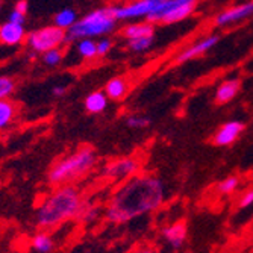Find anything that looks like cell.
I'll list each match as a JSON object with an SVG mask.
<instances>
[{
  "mask_svg": "<svg viewBox=\"0 0 253 253\" xmlns=\"http://www.w3.org/2000/svg\"><path fill=\"white\" fill-rule=\"evenodd\" d=\"M246 125L241 120H229L224 122L212 135V143L217 147H229L232 146L238 138L241 136V133L244 132Z\"/></svg>",
  "mask_w": 253,
  "mask_h": 253,
  "instance_id": "obj_11",
  "label": "cell"
},
{
  "mask_svg": "<svg viewBox=\"0 0 253 253\" xmlns=\"http://www.w3.org/2000/svg\"><path fill=\"white\" fill-rule=\"evenodd\" d=\"M240 183H241L240 177L235 176V174H232V176H227V177H224L223 180H220V182L217 183V190H218L221 194H232V193H235V191L238 190Z\"/></svg>",
  "mask_w": 253,
  "mask_h": 253,
  "instance_id": "obj_26",
  "label": "cell"
},
{
  "mask_svg": "<svg viewBox=\"0 0 253 253\" xmlns=\"http://www.w3.org/2000/svg\"><path fill=\"white\" fill-rule=\"evenodd\" d=\"M2 11H3V6H2V2H0V15H2Z\"/></svg>",
  "mask_w": 253,
  "mask_h": 253,
  "instance_id": "obj_34",
  "label": "cell"
},
{
  "mask_svg": "<svg viewBox=\"0 0 253 253\" xmlns=\"http://www.w3.org/2000/svg\"><path fill=\"white\" fill-rule=\"evenodd\" d=\"M218 42H220V37L217 34L206 35L202 40H199V41L193 42L191 45H188V47L182 49L174 56V64H183V62L193 61L196 58H200L202 55H206L208 52H211Z\"/></svg>",
  "mask_w": 253,
  "mask_h": 253,
  "instance_id": "obj_10",
  "label": "cell"
},
{
  "mask_svg": "<svg viewBox=\"0 0 253 253\" xmlns=\"http://www.w3.org/2000/svg\"><path fill=\"white\" fill-rule=\"evenodd\" d=\"M41 61H42V64L45 67H49V68L59 67L64 62V50H62V47H56V49L44 52L41 55Z\"/></svg>",
  "mask_w": 253,
  "mask_h": 253,
  "instance_id": "obj_23",
  "label": "cell"
},
{
  "mask_svg": "<svg viewBox=\"0 0 253 253\" xmlns=\"http://www.w3.org/2000/svg\"><path fill=\"white\" fill-rule=\"evenodd\" d=\"M14 9H17V11H20V12L28 15V12H29V2H28V0H17L15 5H14Z\"/></svg>",
  "mask_w": 253,
  "mask_h": 253,
  "instance_id": "obj_32",
  "label": "cell"
},
{
  "mask_svg": "<svg viewBox=\"0 0 253 253\" xmlns=\"http://www.w3.org/2000/svg\"><path fill=\"white\" fill-rule=\"evenodd\" d=\"M109 105V99L105 94L103 89H96L91 91L89 94L85 96L84 99V109L89 116H99V114H103L106 111Z\"/></svg>",
  "mask_w": 253,
  "mask_h": 253,
  "instance_id": "obj_17",
  "label": "cell"
},
{
  "mask_svg": "<svg viewBox=\"0 0 253 253\" xmlns=\"http://www.w3.org/2000/svg\"><path fill=\"white\" fill-rule=\"evenodd\" d=\"M25 42L29 50L35 52L37 55H42L47 50L62 47L67 42V31L58 28L56 25L42 26L40 29L28 32Z\"/></svg>",
  "mask_w": 253,
  "mask_h": 253,
  "instance_id": "obj_6",
  "label": "cell"
},
{
  "mask_svg": "<svg viewBox=\"0 0 253 253\" xmlns=\"http://www.w3.org/2000/svg\"><path fill=\"white\" fill-rule=\"evenodd\" d=\"M97 163L99 156L96 149L91 146H81L56 161L47 173V180L53 187L72 183L93 173Z\"/></svg>",
  "mask_w": 253,
  "mask_h": 253,
  "instance_id": "obj_3",
  "label": "cell"
},
{
  "mask_svg": "<svg viewBox=\"0 0 253 253\" xmlns=\"http://www.w3.org/2000/svg\"><path fill=\"white\" fill-rule=\"evenodd\" d=\"M75 52L82 61H93L97 58V45L93 38H79L75 41Z\"/></svg>",
  "mask_w": 253,
  "mask_h": 253,
  "instance_id": "obj_19",
  "label": "cell"
},
{
  "mask_svg": "<svg viewBox=\"0 0 253 253\" xmlns=\"http://www.w3.org/2000/svg\"><path fill=\"white\" fill-rule=\"evenodd\" d=\"M252 205H253V188L247 190L241 196V199L238 202V208L240 210H246V208H249V206H252Z\"/></svg>",
  "mask_w": 253,
  "mask_h": 253,
  "instance_id": "obj_30",
  "label": "cell"
},
{
  "mask_svg": "<svg viewBox=\"0 0 253 253\" xmlns=\"http://www.w3.org/2000/svg\"><path fill=\"white\" fill-rule=\"evenodd\" d=\"M133 253H158V252H156V249L152 247V246H143V247H140V249H136Z\"/></svg>",
  "mask_w": 253,
  "mask_h": 253,
  "instance_id": "obj_33",
  "label": "cell"
},
{
  "mask_svg": "<svg viewBox=\"0 0 253 253\" xmlns=\"http://www.w3.org/2000/svg\"><path fill=\"white\" fill-rule=\"evenodd\" d=\"M28 37V31L25 25H17L9 20L0 23V44L6 47H18L25 44Z\"/></svg>",
  "mask_w": 253,
  "mask_h": 253,
  "instance_id": "obj_12",
  "label": "cell"
},
{
  "mask_svg": "<svg viewBox=\"0 0 253 253\" xmlns=\"http://www.w3.org/2000/svg\"><path fill=\"white\" fill-rule=\"evenodd\" d=\"M17 89L15 78L9 75H0V99H11Z\"/></svg>",
  "mask_w": 253,
  "mask_h": 253,
  "instance_id": "obj_24",
  "label": "cell"
},
{
  "mask_svg": "<svg viewBox=\"0 0 253 253\" xmlns=\"http://www.w3.org/2000/svg\"><path fill=\"white\" fill-rule=\"evenodd\" d=\"M65 93H67V86H65V85H55V86H52V89H50V94H52L55 99H61L62 96H65Z\"/></svg>",
  "mask_w": 253,
  "mask_h": 253,
  "instance_id": "obj_31",
  "label": "cell"
},
{
  "mask_svg": "<svg viewBox=\"0 0 253 253\" xmlns=\"http://www.w3.org/2000/svg\"><path fill=\"white\" fill-rule=\"evenodd\" d=\"M253 17V0L232 5L215 15V26L218 28H229L237 23L246 21Z\"/></svg>",
  "mask_w": 253,
  "mask_h": 253,
  "instance_id": "obj_9",
  "label": "cell"
},
{
  "mask_svg": "<svg viewBox=\"0 0 253 253\" xmlns=\"http://www.w3.org/2000/svg\"><path fill=\"white\" fill-rule=\"evenodd\" d=\"M119 20L114 14V6H99L79 17L75 25L67 31V42L79 38H102L116 32Z\"/></svg>",
  "mask_w": 253,
  "mask_h": 253,
  "instance_id": "obj_4",
  "label": "cell"
},
{
  "mask_svg": "<svg viewBox=\"0 0 253 253\" xmlns=\"http://www.w3.org/2000/svg\"><path fill=\"white\" fill-rule=\"evenodd\" d=\"M138 171H140V161L132 156H125V158H117L116 161L108 163L102 169V176L109 180L123 182L135 176Z\"/></svg>",
  "mask_w": 253,
  "mask_h": 253,
  "instance_id": "obj_8",
  "label": "cell"
},
{
  "mask_svg": "<svg viewBox=\"0 0 253 253\" xmlns=\"http://www.w3.org/2000/svg\"><path fill=\"white\" fill-rule=\"evenodd\" d=\"M125 123H126V126L130 127V129L143 130V129L150 127L152 120H150V117L143 116V114H130V116H127V117L125 119Z\"/></svg>",
  "mask_w": 253,
  "mask_h": 253,
  "instance_id": "obj_25",
  "label": "cell"
},
{
  "mask_svg": "<svg viewBox=\"0 0 253 253\" xmlns=\"http://www.w3.org/2000/svg\"><path fill=\"white\" fill-rule=\"evenodd\" d=\"M163 0H129L127 3L114 6V14L119 21H136L146 20V17L161 3Z\"/></svg>",
  "mask_w": 253,
  "mask_h": 253,
  "instance_id": "obj_7",
  "label": "cell"
},
{
  "mask_svg": "<svg viewBox=\"0 0 253 253\" xmlns=\"http://www.w3.org/2000/svg\"><path fill=\"white\" fill-rule=\"evenodd\" d=\"M166 200L164 182L153 174L132 176L114 191L103 211L106 221L126 224L158 210Z\"/></svg>",
  "mask_w": 253,
  "mask_h": 253,
  "instance_id": "obj_1",
  "label": "cell"
},
{
  "mask_svg": "<svg viewBox=\"0 0 253 253\" xmlns=\"http://www.w3.org/2000/svg\"><path fill=\"white\" fill-rule=\"evenodd\" d=\"M161 235L166 240V243L174 249L179 250L183 247V244L187 243L188 238V226L185 220H177L171 224H167L161 229Z\"/></svg>",
  "mask_w": 253,
  "mask_h": 253,
  "instance_id": "obj_13",
  "label": "cell"
},
{
  "mask_svg": "<svg viewBox=\"0 0 253 253\" xmlns=\"http://www.w3.org/2000/svg\"><path fill=\"white\" fill-rule=\"evenodd\" d=\"M8 20H9V21H12V23H17V25H26L28 15L12 8V9H11V12L8 14Z\"/></svg>",
  "mask_w": 253,
  "mask_h": 253,
  "instance_id": "obj_29",
  "label": "cell"
},
{
  "mask_svg": "<svg viewBox=\"0 0 253 253\" xmlns=\"http://www.w3.org/2000/svg\"><path fill=\"white\" fill-rule=\"evenodd\" d=\"M97 45V58H105L111 53L114 47V41L109 37H102L96 41Z\"/></svg>",
  "mask_w": 253,
  "mask_h": 253,
  "instance_id": "obj_28",
  "label": "cell"
},
{
  "mask_svg": "<svg viewBox=\"0 0 253 253\" xmlns=\"http://www.w3.org/2000/svg\"><path fill=\"white\" fill-rule=\"evenodd\" d=\"M197 6V0H163L146 20L153 25H174L188 18Z\"/></svg>",
  "mask_w": 253,
  "mask_h": 253,
  "instance_id": "obj_5",
  "label": "cell"
},
{
  "mask_svg": "<svg viewBox=\"0 0 253 253\" xmlns=\"http://www.w3.org/2000/svg\"><path fill=\"white\" fill-rule=\"evenodd\" d=\"M99 212H100V210H99V206H96V205H91V203H85V206H84V210H82V212H81V220L84 221V223H86V224H89V223H94L96 220H97V217H99Z\"/></svg>",
  "mask_w": 253,
  "mask_h": 253,
  "instance_id": "obj_27",
  "label": "cell"
},
{
  "mask_svg": "<svg viewBox=\"0 0 253 253\" xmlns=\"http://www.w3.org/2000/svg\"><path fill=\"white\" fill-rule=\"evenodd\" d=\"M85 203L78 187L72 183L59 185L38 206L35 215L37 226L42 231H49L73 218H79Z\"/></svg>",
  "mask_w": 253,
  "mask_h": 253,
  "instance_id": "obj_2",
  "label": "cell"
},
{
  "mask_svg": "<svg viewBox=\"0 0 253 253\" xmlns=\"http://www.w3.org/2000/svg\"><path fill=\"white\" fill-rule=\"evenodd\" d=\"M156 37L155 35H149V37H141V38H135V40H127L126 41V49L130 53L135 55H143L152 50V47L155 45Z\"/></svg>",
  "mask_w": 253,
  "mask_h": 253,
  "instance_id": "obj_20",
  "label": "cell"
},
{
  "mask_svg": "<svg viewBox=\"0 0 253 253\" xmlns=\"http://www.w3.org/2000/svg\"><path fill=\"white\" fill-rule=\"evenodd\" d=\"M18 112V106L11 99H0V130L9 127Z\"/></svg>",
  "mask_w": 253,
  "mask_h": 253,
  "instance_id": "obj_18",
  "label": "cell"
},
{
  "mask_svg": "<svg viewBox=\"0 0 253 253\" xmlns=\"http://www.w3.org/2000/svg\"><path fill=\"white\" fill-rule=\"evenodd\" d=\"M155 26L153 23L144 20V21H130L127 25H125L120 29V35L125 41L127 40H135V38H141V37H149L155 35Z\"/></svg>",
  "mask_w": 253,
  "mask_h": 253,
  "instance_id": "obj_15",
  "label": "cell"
},
{
  "mask_svg": "<svg viewBox=\"0 0 253 253\" xmlns=\"http://www.w3.org/2000/svg\"><path fill=\"white\" fill-rule=\"evenodd\" d=\"M31 247L37 253H52L53 249H55V240H53V237L50 234L42 231V232H38L37 235L32 237Z\"/></svg>",
  "mask_w": 253,
  "mask_h": 253,
  "instance_id": "obj_21",
  "label": "cell"
},
{
  "mask_svg": "<svg viewBox=\"0 0 253 253\" xmlns=\"http://www.w3.org/2000/svg\"><path fill=\"white\" fill-rule=\"evenodd\" d=\"M103 91L109 102H123L129 93V82L125 76H114L105 84Z\"/></svg>",
  "mask_w": 253,
  "mask_h": 253,
  "instance_id": "obj_16",
  "label": "cell"
},
{
  "mask_svg": "<svg viewBox=\"0 0 253 253\" xmlns=\"http://www.w3.org/2000/svg\"><path fill=\"white\" fill-rule=\"evenodd\" d=\"M78 18L79 17H78L76 9H73V8H64V9H61V11H58L55 14L53 25H56L58 28H61L64 31H68L75 25Z\"/></svg>",
  "mask_w": 253,
  "mask_h": 253,
  "instance_id": "obj_22",
  "label": "cell"
},
{
  "mask_svg": "<svg viewBox=\"0 0 253 253\" xmlns=\"http://www.w3.org/2000/svg\"><path fill=\"white\" fill-rule=\"evenodd\" d=\"M241 91V81L238 78H229L218 84L214 91V102L217 105L231 103Z\"/></svg>",
  "mask_w": 253,
  "mask_h": 253,
  "instance_id": "obj_14",
  "label": "cell"
}]
</instances>
